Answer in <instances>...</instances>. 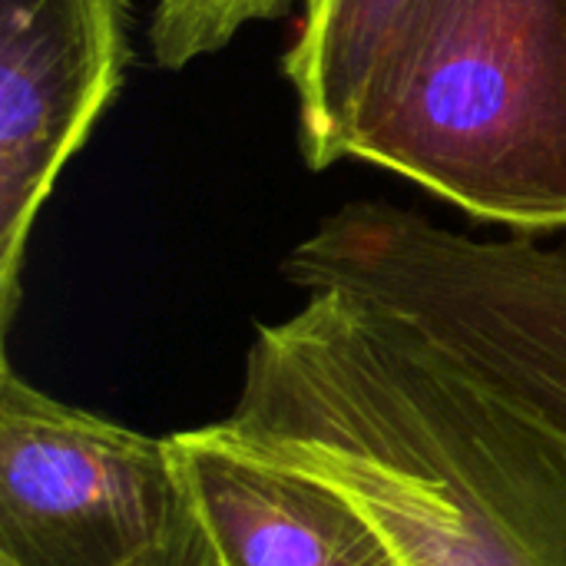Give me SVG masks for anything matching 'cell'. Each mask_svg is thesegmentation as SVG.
<instances>
[{
    "label": "cell",
    "mask_w": 566,
    "mask_h": 566,
    "mask_svg": "<svg viewBox=\"0 0 566 566\" xmlns=\"http://www.w3.org/2000/svg\"><path fill=\"white\" fill-rule=\"evenodd\" d=\"M348 159L484 222L566 229V0H434L368 99Z\"/></svg>",
    "instance_id": "2"
},
{
    "label": "cell",
    "mask_w": 566,
    "mask_h": 566,
    "mask_svg": "<svg viewBox=\"0 0 566 566\" xmlns=\"http://www.w3.org/2000/svg\"><path fill=\"white\" fill-rule=\"evenodd\" d=\"M169 444L226 566H401L342 497L239 451L209 424L169 434Z\"/></svg>",
    "instance_id": "6"
},
{
    "label": "cell",
    "mask_w": 566,
    "mask_h": 566,
    "mask_svg": "<svg viewBox=\"0 0 566 566\" xmlns=\"http://www.w3.org/2000/svg\"><path fill=\"white\" fill-rule=\"evenodd\" d=\"M292 0H159L149 27L153 60L182 70L229 46V40L255 20L285 13Z\"/></svg>",
    "instance_id": "8"
},
{
    "label": "cell",
    "mask_w": 566,
    "mask_h": 566,
    "mask_svg": "<svg viewBox=\"0 0 566 566\" xmlns=\"http://www.w3.org/2000/svg\"><path fill=\"white\" fill-rule=\"evenodd\" d=\"M189 514L169 438L50 398L0 365V566H143Z\"/></svg>",
    "instance_id": "4"
},
{
    "label": "cell",
    "mask_w": 566,
    "mask_h": 566,
    "mask_svg": "<svg viewBox=\"0 0 566 566\" xmlns=\"http://www.w3.org/2000/svg\"><path fill=\"white\" fill-rule=\"evenodd\" d=\"M129 0H0V325L33 222L123 86Z\"/></svg>",
    "instance_id": "5"
},
{
    "label": "cell",
    "mask_w": 566,
    "mask_h": 566,
    "mask_svg": "<svg viewBox=\"0 0 566 566\" xmlns=\"http://www.w3.org/2000/svg\"><path fill=\"white\" fill-rule=\"evenodd\" d=\"M209 428L342 497L401 566H566V434L345 295L259 325Z\"/></svg>",
    "instance_id": "1"
},
{
    "label": "cell",
    "mask_w": 566,
    "mask_h": 566,
    "mask_svg": "<svg viewBox=\"0 0 566 566\" xmlns=\"http://www.w3.org/2000/svg\"><path fill=\"white\" fill-rule=\"evenodd\" d=\"M285 279L345 295L566 434V245L474 239L415 209L345 202L285 255Z\"/></svg>",
    "instance_id": "3"
},
{
    "label": "cell",
    "mask_w": 566,
    "mask_h": 566,
    "mask_svg": "<svg viewBox=\"0 0 566 566\" xmlns=\"http://www.w3.org/2000/svg\"><path fill=\"white\" fill-rule=\"evenodd\" d=\"M434 0H305L285 76L298 106L302 156L328 169L352 153L385 70Z\"/></svg>",
    "instance_id": "7"
},
{
    "label": "cell",
    "mask_w": 566,
    "mask_h": 566,
    "mask_svg": "<svg viewBox=\"0 0 566 566\" xmlns=\"http://www.w3.org/2000/svg\"><path fill=\"white\" fill-rule=\"evenodd\" d=\"M143 566H226L219 547L212 544L206 524L199 521V514L192 507V497H189V514L179 524V531L172 534V541Z\"/></svg>",
    "instance_id": "9"
}]
</instances>
